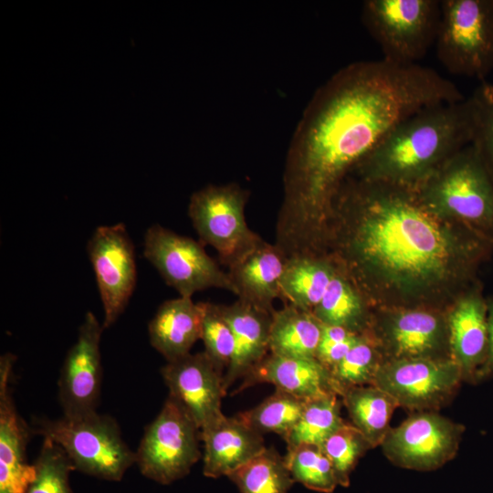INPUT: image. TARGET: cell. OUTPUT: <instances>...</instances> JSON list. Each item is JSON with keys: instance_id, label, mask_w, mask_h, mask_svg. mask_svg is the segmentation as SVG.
Segmentation results:
<instances>
[{"instance_id": "obj_33", "label": "cell", "mask_w": 493, "mask_h": 493, "mask_svg": "<svg viewBox=\"0 0 493 493\" xmlns=\"http://www.w3.org/2000/svg\"><path fill=\"white\" fill-rule=\"evenodd\" d=\"M321 447L330 460L339 486H350L351 474L360 458L372 448L363 435L350 422H345Z\"/></svg>"}, {"instance_id": "obj_2", "label": "cell", "mask_w": 493, "mask_h": 493, "mask_svg": "<svg viewBox=\"0 0 493 493\" xmlns=\"http://www.w3.org/2000/svg\"><path fill=\"white\" fill-rule=\"evenodd\" d=\"M493 245L427 207L416 189L350 175L332 206L324 254L371 309L448 311L482 284Z\"/></svg>"}, {"instance_id": "obj_18", "label": "cell", "mask_w": 493, "mask_h": 493, "mask_svg": "<svg viewBox=\"0 0 493 493\" xmlns=\"http://www.w3.org/2000/svg\"><path fill=\"white\" fill-rule=\"evenodd\" d=\"M450 358L464 380H475L488 352V306L482 284L462 296L447 311Z\"/></svg>"}, {"instance_id": "obj_12", "label": "cell", "mask_w": 493, "mask_h": 493, "mask_svg": "<svg viewBox=\"0 0 493 493\" xmlns=\"http://www.w3.org/2000/svg\"><path fill=\"white\" fill-rule=\"evenodd\" d=\"M464 380L451 359H402L383 361L372 385L413 412L436 411L451 400Z\"/></svg>"}, {"instance_id": "obj_17", "label": "cell", "mask_w": 493, "mask_h": 493, "mask_svg": "<svg viewBox=\"0 0 493 493\" xmlns=\"http://www.w3.org/2000/svg\"><path fill=\"white\" fill-rule=\"evenodd\" d=\"M15 360L11 353L0 358V493H26L36 477L34 464L26 460L33 432L19 415L12 396Z\"/></svg>"}, {"instance_id": "obj_36", "label": "cell", "mask_w": 493, "mask_h": 493, "mask_svg": "<svg viewBox=\"0 0 493 493\" xmlns=\"http://www.w3.org/2000/svg\"><path fill=\"white\" fill-rule=\"evenodd\" d=\"M467 100L472 121L470 144L493 176V83L481 81Z\"/></svg>"}, {"instance_id": "obj_4", "label": "cell", "mask_w": 493, "mask_h": 493, "mask_svg": "<svg viewBox=\"0 0 493 493\" xmlns=\"http://www.w3.org/2000/svg\"><path fill=\"white\" fill-rule=\"evenodd\" d=\"M416 191L432 211L493 245V176L471 144L453 155Z\"/></svg>"}, {"instance_id": "obj_20", "label": "cell", "mask_w": 493, "mask_h": 493, "mask_svg": "<svg viewBox=\"0 0 493 493\" xmlns=\"http://www.w3.org/2000/svg\"><path fill=\"white\" fill-rule=\"evenodd\" d=\"M287 257L264 239L228 267L227 274L239 300L273 313V302L280 299V279Z\"/></svg>"}, {"instance_id": "obj_6", "label": "cell", "mask_w": 493, "mask_h": 493, "mask_svg": "<svg viewBox=\"0 0 493 493\" xmlns=\"http://www.w3.org/2000/svg\"><path fill=\"white\" fill-rule=\"evenodd\" d=\"M446 70L481 81L493 69V0H444L435 37Z\"/></svg>"}, {"instance_id": "obj_22", "label": "cell", "mask_w": 493, "mask_h": 493, "mask_svg": "<svg viewBox=\"0 0 493 493\" xmlns=\"http://www.w3.org/2000/svg\"><path fill=\"white\" fill-rule=\"evenodd\" d=\"M234 335V354L225 372L226 393L238 379H243L269 353L272 314L239 299L230 305L220 304Z\"/></svg>"}, {"instance_id": "obj_29", "label": "cell", "mask_w": 493, "mask_h": 493, "mask_svg": "<svg viewBox=\"0 0 493 493\" xmlns=\"http://www.w3.org/2000/svg\"><path fill=\"white\" fill-rule=\"evenodd\" d=\"M339 394L330 393L306 401L302 414L288 436L287 446L300 444L321 446L346 421L341 417Z\"/></svg>"}, {"instance_id": "obj_37", "label": "cell", "mask_w": 493, "mask_h": 493, "mask_svg": "<svg viewBox=\"0 0 493 493\" xmlns=\"http://www.w3.org/2000/svg\"><path fill=\"white\" fill-rule=\"evenodd\" d=\"M363 334L339 326L323 325L315 359L330 372Z\"/></svg>"}, {"instance_id": "obj_11", "label": "cell", "mask_w": 493, "mask_h": 493, "mask_svg": "<svg viewBox=\"0 0 493 493\" xmlns=\"http://www.w3.org/2000/svg\"><path fill=\"white\" fill-rule=\"evenodd\" d=\"M143 254L180 297L192 298L210 288L236 294L227 272L207 255L201 242L191 237L155 224L145 233Z\"/></svg>"}, {"instance_id": "obj_10", "label": "cell", "mask_w": 493, "mask_h": 493, "mask_svg": "<svg viewBox=\"0 0 493 493\" xmlns=\"http://www.w3.org/2000/svg\"><path fill=\"white\" fill-rule=\"evenodd\" d=\"M366 335L383 361L451 359L446 311L424 308L372 309Z\"/></svg>"}, {"instance_id": "obj_26", "label": "cell", "mask_w": 493, "mask_h": 493, "mask_svg": "<svg viewBox=\"0 0 493 493\" xmlns=\"http://www.w3.org/2000/svg\"><path fill=\"white\" fill-rule=\"evenodd\" d=\"M312 313L323 325L342 327L358 334L367 333L372 318L371 307L337 268Z\"/></svg>"}, {"instance_id": "obj_9", "label": "cell", "mask_w": 493, "mask_h": 493, "mask_svg": "<svg viewBox=\"0 0 493 493\" xmlns=\"http://www.w3.org/2000/svg\"><path fill=\"white\" fill-rule=\"evenodd\" d=\"M247 195L236 184L208 185L193 194L188 205L200 242L211 246L227 267L263 240L246 224Z\"/></svg>"}, {"instance_id": "obj_19", "label": "cell", "mask_w": 493, "mask_h": 493, "mask_svg": "<svg viewBox=\"0 0 493 493\" xmlns=\"http://www.w3.org/2000/svg\"><path fill=\"white\" fill-rule=\"evenodd\" d=\"M200 431L203 473L207 477H228L267 448L263 435L236 415H225Z\"/></svg>"}, {"instance_id": "obj_3", "label": "cell", "mask_w": 493, "mask_h": 493, "mask_svg": "<svg viewBox=\"0 0 493 493\" xmlns=\"http://www.w3.org/2000/svg\"><path fill=\"white\" fill-rule=\"evenodd\" d=\"M471 138L467 99L433 105L391 129L350 175L416 189Z\"/></svg>"}, {"instance_id": "obj_23", "label": "cell", "mask_w": 493, "mask_h": 493, "mask_svg": "<svg viewBox=\"0 0 493 493\" xmlns=\"http://www.w3.org/2000/svg\"><path fill=\"white\" fill-rule=\"evenodd\" d=\"M151 345L167 362L190 353L201 339L202 308L191 298L179 297L164 301L148 325Z\"/></svg>"}, {"instance_id": "obj_31", "label": "cell", "mask_w": 493, "mask_h": 493, "mask_svg": "<svg viewBox=\"0 0 493 493\" xmlns=\"http://www.w3.org/2000/svg\"><path fill=\"white\" fill-rule=\"evenodd\" d=\"M284 459L293 480L310 490L332 493L339 486L332 464L321 446H287Z\"/></svg>"}, {"instance_id": "obj_13", "label": "cell", "mask_w": 493, "mask_h": 493, "mask_svg": "<svg viewBox=\"0 0 493 493\" xmlns=\"http://www.w3.org/2000/svg\"><path fill=\"white\" fill-rule=\"evenodd\" d=\"M464 430L437 411L414 412L389 430L381 446L396 467L433 471L456 456Z\"/></svg>"}, {"instance_id": "obj_35", "label": "cell", "mask_w": 493, "mask_h": 493, "mask_svg": "<svg viewBox=\"0 0 493 493\" xmlns=\"http://www.w3.org/2000/svg\"><path fill=\"white\" fill-rule=\"evenodd\" d=\"M202 308L201 340L205 352L224 374L234 354V335L220 304L200 302Z\"/></svg>"}, {"instance_id": "obj_34", "label": "cell", "mask_w": 493, "mask_h": 493, "mask_svg": "<svg viewBox=\"0 0 493 493\" xmlns=\"http://www.w3.org/2000/svg\"><path fill=\"white\" fill-rule=\"evenodd\" d=\"M34 466L36 477L26 493H72L69 475L75 468L68 455L57 443L43 438Z\"/></svg>"}, {"instance_id": "obj_1", "label": "cell", "mask_w": 493, "mask_h": 493, "mask_svg": "<svg viewBox=\"0 0 493 493\" xmlns=\"http://www.w3.org/2000/svg\"><path fill=\"white\" fill-rule=\"evenodd\" d=\"M465 98L435 69L358 61L314 94L290 142L275 245L286 257L323 254L334 200L355 166L400 121Z\"/></svg>"}, {"instance_id": "obj_7", "label": "cell", "mask_w": 493, "mask_h": 493, "mask_svg": "<svg viewBox=\"0 0 493 493\" xmlns=\"http://www.w3.org/2000/svg\"><path fill=\"white\" fill-rule=\"evenodd\" d=\"M441 1L368 0L363 19L383 58L401 65L417 64L435 41Z\"/></svg>"}, {"instance_id": "obj_24", "label": "cell", "mask_w": 493, "mask_h": 493, "mask_svg": "<svg viewBox=\"0 0 493 493\" xmlns=\"http://www.w3.org/2000/svg\"><path fill=\"white\" fill-rule=\"evenodd\" d=\"M336 267L325 254H301L287 257L280 279V299L285 305L312 312L321 300Z\"/></svg>"}, {"instance_id": "obj_25", "label": "cell", "mask_w": 493, "mask_h": 493, "mask_svg": "<svg viewBox=\"0 0 493 493\" xmlns=\"http://www.w3.org/2000/svg\"><path fill=\"white\" fill-rule=\"evenodd\" d=\"M322 324L310 311L284 305L272 314L269 353L288 358L315 359Z\"/></svg>"}, {"instance_id": "obj_15", "label": "cell", "mask_w": 493, "mask_h": 493, "mask_svg": "<svg viewBox=\"0 0 493 493\" xmlns=\"http://www.w3.org/2000/svg\"><path fill=\"white\" fill-rule=\"evenodd\" d=\"M102 330L95 315L87 312L58 378V400L63 416L78 417L97 412L102 381L100 347Z\"/></svg>"}, {"instance_id": "obj_21", "label": "cell", "mask_w": 493, "mask_h": 493, "mask_svg": "<svg viewBox=\"0 0 493 493\" xmlns=\"http://www.w3.org/2000/svg\"><path fill=\"white\" fill-rule=\"evenodd\" d=\"M258 383H271L304 400L337 393L330 371L316 359H298L268 353L246 376L235 393ZM340 395V394H339Z\"/></svg>"}, {"instance_id": "obj_14", "label": "cell", "mask_w": 493, "mask_h": 493, "mask_svg": "<svg viewBox=\"0 0 493 493\" xmlns=\"http://www.w3.org/2000/svg\"><path fill=\"white\" fill-rule=\"evenodd\" d=\"M104 309L103 329L125 309L136 286L132 241L122 223L96 228L87 245Z\"/></svg>"}, {"instance_id": "obj_28", "label": "cell", "mask_w": 493, "mask_h": 493, "mask_svg": "<svg viewBox=\"0 0 493 493\" xmlns=\"http://www.w3.org/2000/svg\"><path fill=\"white\" fill-rule=\"evenodd\" d=\"M228 477L240 493H288L295 482L274 447H267Z\"/></svg>"}, {"instance_id": "obj_5", "label": "cell", "mask_w": 493, "mask_h": 493, "mask_svg": "<svg viewBox=\"0 0 493 493\" xmlns=\"http://www.w3.org/2000/svg\"><path fill=\"white\" fill-rule=\"evenodd\" d=\"M31 429L57 443L75 470L97 478L120 481L135 463V452L124 442L117 421L108 414L37 418Z\"/></svg>"}, {"instance_id": "obj_38", "label": "cell", "mask_w": 493, "mask_h": 493, "mask_svg": "<svg viewBox=\"0 0 493 493\" xmlns=\"http://www.w3.org/2000/svg\"><path fill=\"white\" fill-rule=\"evenodd\" d=\"M488 306V352L486 360L476 374L475 380L493 375V297L487 299Z\"/></svg>"}, {"instance_id": "obj_16", "label": "cell", "mask_w": 493, "mask_h": 493, "mask_svg": "<svg viewBox=\"0 0 493 493\" xmlns=\"http://www.w3.org/2000/svg\"><path fill=\"white\" fill-rule=\"evenodd\" d=\"M161 373L169 396L182 405L200 430L225 416L221 410L226 393L224 373L205 351L167 362Z\"/></svg>"}, {"instance_id": "obj_30", "label": "cell", "mask_w": 493, "mask_h": 493, "mask_svg": "<svg viewBox=\"0 0 493 493\" xmlns=\"http://www.w3.org/2000/svg\"><path fill=\"white\" fill-rule=\"evenodd\" d=\"M306 401L276 389L258 405L236 416L262 435L275 433L285 439L298 423Z\"/></svg>"}, {"instance_id": "obj_32", "label": "cell", "mask_w": 493, "mask_h": 493, "mask_svg": "<svg viewBox=\"0 0 493 493\" xmlns=\"http://www.w3.org/2000/svg\"><path fill=\"white\" fill-rule=\"evenodd\" d=\"M383 362V356L374 342L366 334L362 335L330 371L340 397L345 389L372 384Z\"/></svg>"}, {"instance_id": "obj_27", "label": "cell", "mask_w": 493, "mask_h": 493, "mask_svg": "<svg viewBox=\"0 0 493 493\" xmlns=\"http://www.w3.org/2000/svg\"><path fill=\"white\" fill-rule=\"evenodd\" d=\"M341 398L350 423L363 435L372 447L381 446L391 429L390 420L398 406L396 402L372 384L345 389Z\"/></svg>"}, {"instance_id": "obj_8", "label": "cell", "mask_w": 493, "mask_h": 493, "mask_svg": "<svg viewBox=\"0 0 493 493\" xmlns=\"http://www.w3.org/2000/svg\"><path fill=\"white\" fill-rule=\"evenodd\" d=\"M201 431L192 417L168 395L160 413L145 428L135 452L141 473L168 485L189 474L202 453Z\"/></svg>"}]
</instances>
